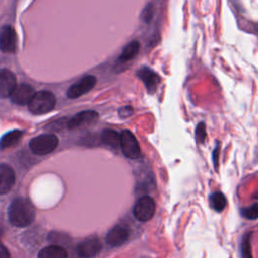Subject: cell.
<instances>
[{
	"label": "cell",
	"mask_w": 258,
	"mask_h": 258,
	"mask_svg": "<svg viewBox=\"0 0 258 258\" xmlns=\"http://www.w3.org/2000/svg\"><path fill=\"white\" fill-rule=\"evenodd\" d=\"M241 215L248 220L258 219V204H253L247 208L242 209Z\"/></svg>",
	"instance_id": "ffe728a7"
},
{
	"label": "cell",
	"mask_w": 258,
	"mask_h": 258,
	"mask_svg": "<svg viewBox=\"0 0 258 258\" xmlns=\"http://www.w3.org/2000/svg\"><path fill=\"white\" fill-rule=\"evenodd\" d=\"M38 258H68V252L59 245H49L42 248L38 253Z\"/></svg>",
	"instance_id": "9a60e30c"
},
{
	"label": "cell",
	"mask_w": 258,
	"mask_h": 258,
	"mask_svg": "<svg viewBox=\"0 0 258 258\" xmlns=\"http://www.w3.org/2000/svg\"><path fill=\"white\" fill-rule=\"evenodd\" d=\"M101 139L103 143L113 148H117L118 146H120V134L113 129H105L102 132Z\"/></svg>",
	"instance_id": "e0dca14e"
},
{
	"label": "cell",
	"mask_w": 258,
	"mask_h": 258,
	"mask_svg": "<svg viewBox=\"0 0 258 258\" xmlns=\"http://www.w3.org/2000/svg\"><path fill=\"white\" fill-rule=\"evenodd\" d=\"M254 198H255V199H258V191L256 192V195H254Z\"/></svg>",
	"instance_id": "83f0119b"
},
{
	"label": "cell",
	"mask_w": 258,
	"mask_h": 258,
	"mask_svg": "<svg viewBox=\"0 0 258 258\" xmlns=\"http://www.w3.org/2000/svg\"><path fill=\"white\" fill-rule=\"evenodd\" d=\"M155 213V202L149 196L141 197L133 207L134 217L141 222L150 220Z\"/></svg>",
	"instance_id": "277c9868"
},
{
	"label": "cell",
	"mask_w": 258,
	"mask_h": 258,
	"mask_svg": "<svg viewBox=\"0 0 258 258\" xmlns=\"http://www.w3.org/2000/svg\"><path fill=\"white\" fill-rule=\"evenodd\" d=\"M137 76L145 85V88L148 91V93L153 94L156 91L158 84L160 82V77L154 71H152L149 68H141L137 72Z\"/></svg>",
	"instance_id": "7c38bea8"
},
{
	"label": "cell",
	"mask_w": 258,
	"mask_h": 258,
	"mask_svg": "<svg viewBox=\"0 0 258 258\" xmlns=\"http://www.w3.org/2000/svg\"><path fill=\"white\" fill-rule=\"evenodd\" d=\"M206 137H207L206 125L204 122H201L198 124V126L196 128V139L199 143H204Z\"/></svg>",
	"instance_id": "7402d4cb"
},
{
	"label": "cell",
	"mask_w": 258,
	"mask_h": 258,
	"mask_svg": "<svg viewBox=\"0 0 258 258\" xmlns=\"http://www.w3.org/2000/svg\"><path fill=\"white\" fill-rule=\"evenodd\" d=\"M102 249V244L97 237H90L80 242L77 246V253L82 258H94Z\"/></svg>",
	"instance_id": "52a82bcc"
},
{
	"label": "cell",
	"mask_w": 258,
	"mask_h": 258,
	"mask_svg": "<svg viewBox=\"0 0 258 258\" xmlns=\"http://www.w3.org/2000/svg\"><path fill=\"white\" fill-rule=\"evenodd\" d=\"M210 203L212 208L216 212H222L227 204L225 196L221 191H215L210 197Z\"/></svg>",
	"instance_id": "d6986e66"
},
{
	"label": "cell",
	"mask_w": 258,
	"mask_h": 258,
	"mask_svg": "<svg viewBox=\"0 0 258 258\" xmlns=\"http://www.w3.org/2000/svg\"><path fill=\"white\" fill-rule=\"evenodd\" d=\"M22 137V131L12 130L3 135L0 139V149H6L14 146Z\"/></svg>",
	"instance_id": "2e32d148"
},
{
	"label": "cell",
	"mask_w": 258,
	"mask_h": 258,
	"mask_svg": "<svg viewBox=\"0 0 258 258\" xmlns=\"http://www.w3.org/2000/svg\"><path fill=\"white\" fill-rule=\"evenodd\" d=\"M120 147L124 155L130 159H136L140 156L138 141L129 130H124L120 134Z\"/></svg>",
	"instance_id": "5b68a950"
},
{
	"label": "cell",
	"mask_w": 258,
	"mask_h": 258,
	"mask_svg": "<svg viewBox=\"0 0 258 258\" xmlns=\"http://www.w3.org/2000/svg\"><path fill=\"white\" fill-rule=\"evenodd\" d=\"M55 104L56 100L51 92L40 91L35 93L28 104V109L34 115H42L52 111L55 107Z\"/></svg>",
	"instance_id": "7a4b0ae2"
},
{
	"label": "cell",
	"mask_w": 258,
	"mask_h": 258,
	"mask_svg": "<svg viewBox=\"0 0 258 258\" xmlns=\"http://www.w3.org/2000/svg\"><path fill=\"white\" fill-rule=\"evenodd\" d=\"M0 258H10L7 248L2 243H0Z\"/></svg>",
	"instance_id": "484cf974"
},
{
	"label": "cell",
	"mask_w": 258,
	"mask_h": 258,
	"mask_svg": "<svg viewBox=\"0 0 258 258\" xmlns=\"http://www.w3.org/2000/svg\"><path fill=\"white\" fill-rule=\"evenodd\" d=\"M133 114V108L130 106H126V107H122L119 110V116L124 119V118H128Z\"/></svg>",
	"instance_id": "cb8c5ba5"
},
{
	"label": "cell",
	"mask_w": 258,
	"mask_h": 258,
	"mask_svg": "<svg viewBox=\"0 0 258 258\" xmlns=\"http://www.w3.org/2000/svg\"><path fill=\"white\" fill-rule=\"evenodd\" d=\"M15 182V173L11 166L0 163V195L7 194Z\"/></svg>",
	"instance_id": "4fadbf2b"
},
{
	"label": "cell",
	"mask_w": 258,
	"mask_h": 258,
	"mask_svg": "<svg viewBox=\"0 0 258 258\" xmlns=\"http://www.w3.org/2000/svg\"><path fill=\"white\" fill-rule=\"evenodd\" d=\"M35 95L34 89L28 84H20L16 86L14 92L11 95V101L17 105L29 104L33 96Z\"/></svg>",
	"instance_id": "30bf717a"
},
{
	"label": "cell",
	"mask_w": 258,
	"mask_h": 258,
	"mask_svg": "<svg viewBox=\"0 0 258 258\" xmlns=\"http://www.w3.org/2000/svg\"><path fill=\"white\" fill-rule=\"evenodd\" d=\"M219 155H220V144H217V146L213 151V162L216 169L218 168V164H219Z\"/></svg>",
	"instance_id": "d4e9b609"
},
{
	"label": "cell",
	"mask_w": 258,
	"mask_h": 258,
	"mask_svg": "<svg viewBox=\"0 0 258 258\" xmlns=\"http://www.w3.org/2000/svg\"><path fill=\"white\" fill-rule=\"evenodd\" d=\"M16 86L15 75L9 70H0V99L11 97Z\"/></svg>",
	"instance_id": "9c48e42d"
},
{
	"label": "cell",
	"mask_w": 258,
	"mask_h": 258,
	"mask_svg": "<svg viewBox=\"0 0 258 258\" xmlns=\"http://www.w3.org/2000/svg\"><path fill=\"white\" fill-rule=\"evenodd\" d=\"M35 218V209L28 199L15 198L8 208V219L12 226L23 228L29 226Z\"/></svg>",
	"instance_id": "6da1fadb"
},
{
	"label": "cell",
	"mask_w": 258,
	"mask_h": 258,
	"mask_svg": "<svg viewBox=\"0 0 258 258\" xmlns=\"http://www.w3.org/2000/svg\"><path fill=\"white\" fill-rule=\"evenodd\" d=\"M96 78L91 75H87L82 77L79 81L74 83L67 91V96L71 99H76L81 97L84 94H87L91 91L96 85Z\"/></svg>",
	"instance_id": "8992f818"
},
{
	"label": "cell",
	"mask_w": 258,
	"mask_h": 258,
	"mask_svg": "<svg viewBox=\"0 0 258 258\" xmlns=\"http://www.w3.org/2000/svg\"><path fill=\"white\" fill-rule=\"evenodd\" d=\"M17 37L11 25H5L0 31V49L5 53H13L16 49Z\"/></svg>",
	"instance_id": "ba28073f"
},
{
	"label": "cell",
	"mask_w": 258,
	"mask_h": 258,
	"mask_svg": "<svg viewBox=\"0 0 258 258\" xmlns=\"http://www.w3.org/2000/svg\"><path fill=\"white\" fill-rule=\"evenodd\" d=\"M98 119V113L95 111H83L80 112L78 114H76L73 118H71L68 123L67 126L69 129H77L80 128L82 126L85 125H89L94 123L96 120Z\"/></svg>",
	"instance_id": "8fae6325"
},
{
	"label": "cell",
	"mask_w": 258,
	"mask_h": 258,
	"mask_svg": "<svg viewBox=\"0 0 258 258\" xmlns=\"http://www.w3.org/2000/svg\"><path fill=\"white\" fill-rule=\"evenodd\" d=\"M139 47H140V44H139V41L137 40H133L131 42H129L122 50L121 54L119 55V60L120 61H127L131 58H133L139 51Z\"/></svg>",
	"instance_id": "ac0fdd59"
},
{
	"label": "cell",
	"mask_w": 258,
	"mask_h": 258,
	"mask_svg": "<svg viewBox=\"0 0 258 258\" xmlns=\"http://www.w3.org/2000/svg\"><path fill=\"white\" fill-rule=\"evenodd\" d=\"M2 235H3V228H2V226L0 225V238L2 237Z\"/></svg>",
	"instance_id": "4316f807"
},
{
	"label": "cell",
	"mask_w": 258,
	"mask_h": 258,
	"mask_svg": "<svg viewBox=\"0 0 258 258\" xmlns=\"http://www.w3.org/2000/svg\"><path fill=\"white\" fill-rule=\"evenodd\" d=\"M153 13H154V9H153V6L151 3L147 4L145 6V8L143 9V12L141 14V17L143 19V21L145 22H149L153 16Z\"/></svg>",
	"instance_id": "603a6c76"
},
{
	"label": "cell",
	"mask_w": 258,
	"mask_h": 258,
	"mask_svg": "<svg viewBox=\"0 0 258 258\" xmlns=\"http://www.w3.org/2000/svg\"><path fill=\"white\" fill-rule=\"evenodd\" d=\"M242 255L243 258H252V251H251V243H250V235H246L243 239L242 243Z\"/></svg>",
	"instance_id": "44dd1931"
},
{
	"label": "cell",
	"mask_w": 258,
	"mask_h": 258,
	"mask_svg": "<svg viewBox=\"0 0 258 258\" xmlns=\"http://www.w3.org/2000/svg\"><path fill=\"white\" fill-rule=\"evenodd\" d=\"M58 145V138L54 134H41L32 138L29 142L31 151L37 155H45L52 152Z\"/></svg>",
	"instance_id": "3957f363"
},
{
	"label": "cell",
	"mask_w": 258,
	"mask_h": 258,
	"mask_svg": "<svg viewBox=\"0 0 258 258\" xmlns=\"http://www.w3.org/2000/svg\"><path fill=\"white\" fill-rule=\"evenodd\" d=\"M129 238V230L124 226H115L107 234L106 242L112 247L123 245Z\"/></svg>",
	"instance_id": "5bb4252c"
}]
</instances>
